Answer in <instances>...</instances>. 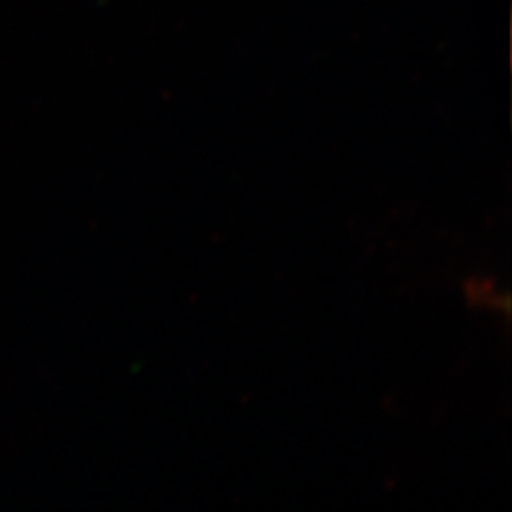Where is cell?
<instances>
[{"mask_svg":"<svg viewBox=\"0 0 512 512\" xmlns=\"http://www.w3.org/2000/svg\"><path fill=\"white\" fill-rule=\"evenodd\" d=\"M468 295L474 303H478V306L483 308H504L498 303V293H495V284L491 280H483L478 278L474 280L470 286H468Z\"/></svg>","mask_w":512,"mask_h":512,"instance_id":"cell-1","label":"cell"}]
</instances>
